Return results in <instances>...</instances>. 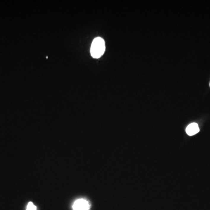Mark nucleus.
Returning <instances> with one entry per match:
<instances>
[{"instance_id":"obj_1","label":"nucleus","mask_w":210,"mask_h":210,"mask_svg":"<svg viewBox=\"0 0 210 210\" xmlns=\"http://www.w3.org/2000/svg\"><path fill=\"white\" fill-rule=\"evenodd\" d=\"M105 43L104 40L101 37L95 38L92 43L90 54L94 58H100L105 52Z\"/></svg>"},{"instance_id":"obj_2","label":"nucleus","mask_w":210,"mask_h":210,"mask_svg":"<svg viewBox=\"0 0 210 210\" xmlns=\"http://www.w3.org/2000/svg\"><path fill=\"white\" fill-rule=\"evenodd\" d=\"M72 208L73 210H89L90 204L87 200L81 198L74 202Z\"/></svg>"},{"instance_id":"obj_3","label":"nucleus","mask_w":210,"mask_h":210,"mask_svg":"<svg viewBox=\"0 0 210 210\" xmlns=\"http://www.w3.org/2000/svg\"><path fill=\"white\" fill-rule=\"evenodd\" d=\"M186 133L190 136H192L197 134L200 131V128L198 124L195 122H192L190 124L186 129Z\"/></svg>"},{"instance_id":"obj_4","label":"nucleus","mask_w":210,"mask_h":210,"mask_svg":"<svg viewBox=\"0 0 210 210\" xmlns=\"http://www.w3.org/2000/svg\"><path fill=\"white\" fill-rule=\"evenodd\" d=\"M26 210H37V207L33 203L29 202L28 204Z\"/></svg>"},{"instance_id":"obj_5","label":"nucleus","mask_w":210,"mask_h":210,"mask_svg":"<svg viewBox=\"0 0 210 210\" xmlns=\"http://www.w3.org/2000/svg\"></svg>"}]
</instances>
